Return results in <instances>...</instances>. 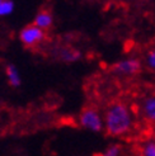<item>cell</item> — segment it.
Instances as JSON below:
<instances>
[{
    "mask_svg": "<svg viewBox=\"0 0 155 156\" xmlns=\"http://www.w3.org/2000/svg\"><path fill=\"white\" fill-rule=\"evenodd\" d=\"M141 69V61L136 57H126L116 62L113 66V71L117 75L122 76H132L137 74Z\"/></svg>",
    "mask_w": 155,
    "mask_h": 156,
    "instance_id": "cell-4",
    "label": "cell"
},
{
    "mask_svg": "<svg viewBox=\"0 0 155 156\" xmlns=\"http://www.w3.org/2000/svg\"><path fill=\"white\" fill-rule=\"evenodd\" d=\"M13 0H0V17H8L14 12Z\"/></svg>",
    "mask_w": 155,
    "mask_h": 156,
    "instance_id": "cell-9",
    "label": "cell"
},
{
    "mask_svg": "<svg viewBox=\"0 0 155 156\" xmlns=\"http://www.w3.org/2000/svg\"><path fill=\"white\" fill-rule=\"evenodd\" d=\"M121 146L117 144H112L107 147V149L100 154L99 156H120L121 155Z\"/></svg>",
    "mask_w": 155,
    "mask_h": 156,
    "instance_id": "cell-11",
    "label": "cell"
},
{
    "mask_svg": "<svg viewBox=\"0 0 155 156\" xmlns=\"http://www.w3.org/2000/svg\"><path fill=\"white\" fill-rule=\"evenodd\" d=\"M153 136H154V140H155V128H154V132H153Z\"/></svg>",
    "mask_w": 155,
    "mask_h": 156,
    "instance_id": "cell-13",
    "label": "cell"
},
{
    "mask_svg": "<svg viewBox=\"0 0 155 156\" xmlns=\"http://www.w3.org/2000/svg\"><path fill=\"white\" fill-rule=\"evenodd\" d=\"M46 37V32L41 28L36 27L34 24L26 26L19 32V40L26 47H34L38 43H41Z\"/></svg>",
    "mask_w": 155,
    "mask_h": 156,
    "instance_id": "cell-3",
    "label": "cell"
},
{
    "mask_svg": "<svg viewBox=\"0 0 155 156\" xmlns=\"http://www.w3.org/2000/svg\"><path fill=\"white\" fill-rule=\"evenodd\" d=\"M140 156H155V140H148L142 144Z\"/></svg>",
    "mask_w": 155,
    "mask_h": 156,
    "instance_id": "cell-10",
    "label": "cell"
},
{
    "mask_svg": "<svg viewBox=\"0 0 155 156\" xmlns=\"http://www.w3.org/2000/svg\"><path fill=\"white\" fill-rule=\"evenodd\" d=\"M145 64L150 70L155 71V47H153L151 50L148 51L145 56Z\"/></svg>",
    "mask_w": 155,
    "mask_h": 156,
    "instance_id": "cell-12",
    "label": "cell"
},
{
    "mask_svg": "<svg viewBox=\"0 0 155 156\" xmlns=\"http://www.w3.org/2000/svg\"><path fill=\"white\" fill-rule=\"evenodd\" d=\"M59 56L61 61L66 62V64H71V62H76L81 58V52L79 50L66 47V48H61L59 51Z\"/></svg>",
    "mask_w": 155,
    "mask_h": 156,
    "instance_id": "cell-7",
    "label": "cell"
},
{
    "mask_svg": "<svg viewBox=\"0 0 155 156\" xmlns=\"http://www.w3.org/2000/svg\"><path fill=\"white\" fill-rule=\"evenodd\" d=\"M139 112L142 119L149 123H155V94L146 95L142 98L139 107Z\"/></svg>",
    "mask_w": 155,
    "mask_h": 156,
    "instance_id": "cell-5",
    "label": "cell"
},
{
    "mask_svg": "<svg viewBox=\"0 0 155 156\" xmlns=\"http://www.w3.org/2000/svg\"><path fill=\"white\" fill-rule=\"evenodd\" d=\"M33 24L46 32V30L50 29L52 27V24H53L52 14L50 12H47V10H42L40 13H37V15L33 19Z\"/></svg>",
    "mask_w": 155,
    "mask_h": 156,
    "instance_id": "cell-6",
    "label": "cell"
},
{
    "mask_svg": "<svg viewBox=\"0 0 155 156\" xmlns=\"http://www.w3.org/2000/svg\"><path fill=\"white\" fill-rule=\"evenodd\" d=\"M103 117L107 133L113 137L126 136L134 128L135 115L131 108L122 102H116L111 104L107 108Z\"/></svg>",
    "mask_w": 155,
    "mask_h": 156,
    "instance_id": "cell-1",
    "label": "cell"
},
{
    "mask_svg": "<svg viewBox=\"0 0 155 156\" xmlns=\"http://www.w3.org/2000/svg\"><path fill=\"white\" fill-rule=\"evenodd\" d=\"M5 73H6V79H8V81H9V84L12 85L13 88L20 87L22 79H20V74H19V71H18L17 67H15L14 65H8L6 69H5Z\"/></svg>",
    "mask_w": 155,
    "mask_h": 156,
    "instance_id": "cell-8",
    "label": "cell"
},
{
    "mask_svg": "<svg viewBox=\"0 0 155 156\" xmlns=\"http://www.w3.org/2000/svg\"><path fill=\"white\" fill-rule=\"evenodd\" d=\"M78 121H79V124L81 128L87 129L89 132L98 133V132L103 131L104 128V117L98 109L92 108V107L83 109L79 114Z\"/></svg>",
    "mask_w": 155,
    "mask_h": 156,
    "instance_id": "cell-2",
    "label": "cell"
}]
</instances>
